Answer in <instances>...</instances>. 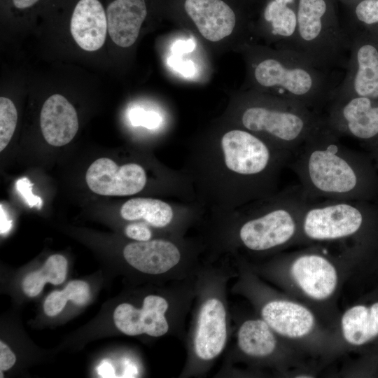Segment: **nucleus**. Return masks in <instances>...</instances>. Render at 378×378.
Listing matches in <instances>:
<instances>
[{"instance_id": "nucleus-14", "label": "nucleus", "mask_w": 378, "mask_h": 378, "mask_svg": "<svg viewBox=\"0 0 378 378\" xmlns=\"http://www.w3.org/2000/svg\"><path fill=\"white\" fill-rule=\"evenodd\" d=\"M108 23L106 10L99 0H78L72 10L70 30L83 50L95 51L104 43Z\"/></svg>"}, {"instance_id": "nucleus-4", "label": "nucleus", "mask_w": 378, "mask_h": 378, "mask_svg": "<svg viewBox=\"0 0 378 378\" xmlns=\"http://www.w3.org/2000/svg\"><path fill=\"white\" fill-rule=\"evenodd\" d=\"M302 230L312 240H335L362 234L378 244V202L326 200L310 201Z\"/></svg>"}, {"instance_id": "nucleus-22", "label": "nucleus", "mask_w": 378, "mask_h": 378, "mask_svg": "<svg viewBox=\"0 0 378 378\" xmlns=\"http://www.w3.org/2000/svg\"><path fill=\"white\" fill-rule=\"evenodd\" d=\"M239 349L253 357H265L272 354L276 345L272 328L264 320L246 321L237 334Z\"/></svg>"}, {"instance_id": "nucleus-31", "label": "nucleus", "mask_w": 378, "mask_h": 378, "mask_svg": "<svg viewBox=\"0 0 378 378\" xmlns=\"http://www.w3.org/2000/svg\"><path fill=\"white\" fill-rule=\"evenodd\" d=\"M16 360L15 354L3 342H0V370H7L13 367Z\"/></svg>"}, {"instance_id": "nucleus-8", "label": "nucleus", "mask_w": 378, "mask_h": 378, "mask_svg": "<svg viewBox=\"0 0 378 378\" xmlns=\"http://www.w3.org/2000/svg\"><path fill=\"white\" fill-rule=\"evenodd\" d=\"M348 34L351 44L345 74L334 90L332 98L359 96L378 100L377 41L360 31Z\"/></svg>"}, {"instance_id": "nucleus-9", "label": "nucleus", "mask_w": 378, "mask_h": 378, "mask_svg": "<svg viewBox=\"0 0 378 378\" xmlns=\"http://www.w3.org/2000/svg\"><path fill=\"white\" fill-rule=\"evenodd\" d=\"M227 167L246 176L260 174L273 162V155L267 143L253 132L233 130L221 139Z\"/></svg>"}, {"instance_id": "nucleus-32", "label": "nucleus", "mask_w": 378, "mask_h": 378, "mask_svg": "<svg viewBox=\"0 0 378 378\" xmlns=\"http://www.w3.org/2000/svg\"><path fill=\"white\" fill-rule=\"evenodd\" d=\"M12 227V220L8 218L7 214L6 213L2 203L0 206V233L1 234H5L9 232Z\"/></svg>"}, {"instance_id": "nucleus-13", "label": "nucleus", "mask_w": 378, "mask_h": 378, "mask_svg": "<svg viewBox=\"0 0 378 378\" xmlns=\"http://www.w3.org/2000/svg\"><path fill=\"white\" fill-rule=\"evenodd\" d=\"M290 272L303 292L315 300L328 298L337 286V274L335 267L318 254L299 256L292 263Z\"/></svg>"}, {"instance_id": "nucleus-15", "label": "nucleus", "mask_w": 378, "mask_h": 378, "mask_svg": "<svg viewBox=\"0 0 378 378\" xmlns=\"http://www.w3.org/2000/svg\"><path fill=\"white\" fill-rule=\"evenodd\" d=\"M184 8L200 34L210 41L222 40L234 29V12L222 0H186Z\"/></svg>"}, {"instance_id": "nucleus-16", "label": "nucleus", "mask_w": 378, "mask_h": 378, "mask_svg": "<svg viewBox=\"0 0 378 378\" xmlns=\"http://www.w3.org/2000/svg\"><path fill=\"white\" fill-rule=\"evenodd\" d=\"M42 134L51 146L69 143L78 130V119L73 105L62 95L55 94L44 102L40 115Z\"/></svg>"}, {"instance_id": "nucleus-11", "label": "nucleus", "mask_w": 378, "mask_h": 378, "mask_svg": "<svg viewBox=\"0 0 378 378\" xmlns=\"http://www.w3.org/2000/svg\"><path fill=\"white\" fill-rule=\"evenodd\" d=\"M168 302L155 295L146 296L141 309L122 303L114 310L113 321L117 328L127 335L147 334L160 337L166 334L169 324L165 317Z\"/></svg>"}, {"instance_id": "nucleus-34", "label": "nucleus", "mask_w": 378, "mask_h": 378, "mask_svg": "<svg viewBox=\"0 0 378 378\" xmlns=\"http://www.w3.org/2000/svg\"><path fill=\"white\" fill-rule=\"evenodd\" d=\"M12 6L17 10H24L29 9L41 0H10Z\"/></svg>"}, {"instance_id": "nucleus-18", "label": "nucleus", "mask_w": 378, "mask_h": 378, "mask_svg": "<svg viewBox=\"0 0 378 378\" xmlns=\"http://www.w3.org/2000/svg\"><path fill=\"white\" fill-rule=\"evenodd\" d=\"M106 13L111 39L118 46L127 48L138 38L147 7L145 0H113Z\"/></svg>"}, {"instance_id": "nucleus-12", "label": "nucleus", "mask_w": 378, "mask_h": 378, "mask_svg": "<svg viewBox=\"0 0 378 378\" xmlns=\"http://www.w3.org/2000/svg\"><path fill=\"white\" fill-rule=\"evenodd\" d=\"M226 340L225 308L218 298H210L200 311L194 340L195 354L202 360H211L223 351Z\"/></svg>"}, {"instance_id": "nucleus-19", "label": "nucleus", "mask_w": 378, "mask_h": 378, "mask_svg": "<svg viewBox=\"0 0 378 378\" xmlns=\"http://www.w3.org/2000/svg\"><path fill=\"white\" fill-rule=\"evenodd\" d=\"M261 315L272 330L290 338L305 336L314 326V317L308 309L287 300L267 303L262 309Z\"/></svg>"}, {"instance_id": "nucleus-28", "label": "nucleus", "mask_w": 378, "mask_h": 378, "mask_svg": "<svg viewBox=\"0 0 378 378\" xmlns=\"http://www.w3.org/2000/svg\"><path fill=\"white\" fill-rule=\"evenodd\" d=\"M130 120L134 125H142L149 129L158 127L161 122V118L157 113L141 109L133 110L130 114Z\"/></svg>"}, {"instance_id": "nucleus-26", "label": "nucleus", "mask_w": 378, "mask_h": 378, "mask_svg": "<svg viewBox=\"0 0 378 378\" xmlns=\"http://www.w3.org/2000/svg\"><path fill=\"white\" fill-rule=\"evenodd\" d=\"M350 10L352 24L344 27L347 32L360 26L378 27V0H346L344 1Z\"/></svg>"}, {"instance_id": "nucleus-23", "label": "nucleus", "mask_w": 378, "mask_h": 378, "mask_svg": "<svg viewBox=\"0 0 378 378\" xmlns=\"http://www.w3.org/2000/svg\"><path fill=\"white\" fill-rule=\"evenodd\" d=\"M120 215L127 220L144 219L154 227H162L172 221L173 211L160 200L138 197L127 201L120 209Z\"/></svg>"}, {"instance_id": "nucleus-25", "label": "nucleus", "mask_w": 378, "mask_h": 378, "mask_svg": "<svg viewBox=\"0 0 378 378\" xmlns=\"http://www.w3.org/2000/svg\"><path fill=\"white\" fill-rule=\"evenodd\" d=\"M90 298L89 285L83 281H70L62 291H53L46 299L43 309L46 315L54 316L64 309L68 300L78 305H83Z\"/></svg>"}, {"instance_id": "nucleus-27", "label": "nucleus", "mask_w": 378, "mask_h": 378, "mask_svg": "<svg viewBox=\"0 0 378 378\" xmlns=\"http://www.w3.org/2000/svg\"><path fill=\"white\" fill-rule=\"evenodd\" d=\"M18 122V112L13 102L8 98H0V151L10 142Z\"/></svg>"}, {"instance_id": "nucleus-36", "label": "nucleus", "mask_w": 378, "mask_h": 378, "mask_svg": "<svg viewBox=\"0 0 378 378\" xmlns=\"http://www.w3.org/2000/svg\"><path fill=\"white\" fill-rule=\"evenodd\" d=\"M369 155L371 156L374 163L378 170V145L367 148Z\"/></svg>"}, {"instance_id": "nucleus-10", "label": "nucleus", "mask_w": 378, "mask_h": 378, "mask_svg": "<svg viewBox=\"0 0 378 378\" xmlns=\"http://www.w3.org/2000/svg\"><path fill=\"white\" fill-rule=\"evenodd\" d=\"M89 188L101 195L125 196L141 191L146 183L144 168L135 163L118 167L112 160H95L86 172Z\"/></svg>"}, {"instance_id": "nucleus-2", "label": "nucleus", "mask_w": 378, "mask_h": 378, "mask_svg": "<svg viewBox=\"0 0 378 378\" xmlns=\"http://www.w3.org/2000/svg\"><path fill=\"white\" fill-rule=\"evenodd\" d=\"M253 76L261 88L275 89L277 97L323 114L341 78L339 72L318 66L286 49L260 57Z\"/></svg>"}, {"instance_id": "nucleus-21", "label": "nucleus", "mask_w": 378, "mask_h": 378, "mask_svg": "<svg viewBox=\"0 0 378 378\" xmlns=\"http://www.w3.org/2000/svg\"><path fill=\"white\" fill-rule=\"evenodd\" d=\"M342 329L346 341L356 346L378 340V300L347 309L342 318Z\"/></svg>"}, {"instance_id": "nucleus-5", "label": "nucleus", "mask_w": 378, "mask_h": 378, "mask_svg": "<svg viewBox=\"0 0 378 378\" xmlns=\"http://www.w3.org/2000/svg\"><path fill=\"white\" fill-rule=\"evenodd\" d=\"M244 128L268 136L275 146L291 155L324 125L323 115L297 102L280 97L270 104H253L244 109Z\"/></svg>"}, {"instance_id": "nucleus-24", "label": "nucleus", "mask_w": 378, "mask_h": 378, "mask_svg": "<svg viewBox=\"0 0 378 378\" xmlns=\"http://www.w3.org/2000/svg\"><path fill=\"white\" fill-rule=\"evenodd\" d=\"M67 265V260L63 255L50 256L39 270L25 276L22 282L23 291L29 297H35L41 292L46 283L62 284L66 278Z\"/></svg>"}, {"instance_id": "nucleus-30", "label": "nucleus", "mask_w": 378, "mask_h": 378, "mask_svg": "<svg viewBox=\"0 0 378 378\" xmlns=\"http://www.w3.org/2000/svg\"><path fill=\"white\" fill-rule=\"evenodd\" d=\"M125 232L129 238L139 241H148L151 237L150 230L141 223L128 225L125 227Z\"/></svg>"}, {"instance_id": "nucleus-1", "label": "nucleus", "mask_w": 378, "mask_h": 378, "mask_svg": "<svg viewBox=\"0 0 378 378\" xmlns=\"http://www.w3.org/2000/svg\"><path fill=\"white\" fill-rule=\"evenodd\" d=\"M289 167L310 201H378V170L371 156L343 145L325 122L291 155Z\"/></svg>"}, {"instance_id": "nucleus-7", "label": "nucleus", "mask_w": 378, "mask_h": 378, "mask_svg": "<svg viewBox=\"0 0 378 378\" xmlns=\"http://www.w3.org/2000/svg\"><path fill=\"white\" fill-rule=\"evenodd\" d=\"M325 125L339 137L350 136L367 148L378 145V100L359 96L332 97L325 108Z\"/></svg>"}, {"instance_id": "nucleus-17", "label": "nucleus", "mask_w": 378, "mask_h": 378, "mask_svg": "<svg viewBox=\"0 0 378 378\" xmlns=\"http://www.w3.org/2000/svg\"><path fill=\"white\" fill-rule=\"evenodd\" d=\"M123 255L132 267L149 274L165 273L181 260L176 245L162 239L130 243L125 246Z\"/></svg>"}, {"instance_id": "nucleus-29", "label": "nucleus", "mask_w": 378, "mask_h": 378, "mask_svg": "<svg viewBox=\"0 0 378 378\" xmlns=\"http://www.w3.org/2000/svg\"><path fill=\"white\" fill-rule=\"evenodd\" d=\"M15 186L18 191L29 207L35 206L38 209L41 208L43 204L42 200L40 197L33 194V183L27 177L18 179L16 181Z\"/></svg>"}, {"instance_id": "nucleus-20", "label": "nucleus", "mask_w": 378, "mask_h": 378, "mask_svg": "<svg viewBox=\"0 0 378 378\" xmlns=\"http://www.w3.org/2000/svg\"><path fill=\"white\" fill-rule=\"evenodd\" d=\"M262 18L266 33L281 41V49L293 50L297 38L298 0H270Z\"/></svg>"}, {"instance_id": "nucleus-33", "label": "nucleus", "mask_w": 378, "mask_h": 378, "mask_svg": "<svg viewBox=\"0 0 378 378\" xmlns=\"http://www.w3.org/2000/svg\"><path fill=\"white\" fill-rule=\"evenodd\" d=\"M97 372L101 377L111 378L115 377L113 365L107 361H103L99 364L97 367Z\"/></svg>"}, {"instance_id": "nucleus-3", "label": "nucleus", "mask_w": 378, "mask_h": 378, "mask_svg": "<svg viewBox=\"0 0 378 378\" xmlns=\"http://www.w3.org/2000/svg\"><path fill=\"white\" fill-rule=\"evenodd\" d=\"M350 36L342 27L332 0H298L297 38L293 51L314 64L345 70Z\"/></svg>"}, {"instance_id": "nucleus-6", "label": "nucleus", "mask_w": 378, "mask_h": 378, "mask_svg": "<svg viewBox=\"0 0 378 378\" xmlns=\"http://www.w3.org/2000/svg\"><path fill=\"white\" fill-rule=\"evenodd\" d=\"M309 202L300 186L289 189L274 209L244 223L239 230L241 241L252 251L285 244L295 235L298 220Z\"/></svg>"}, {"instance_id": "nucleus-35", "label": "nucleus", "mask_w": 378, "mask_h": 378, "mask_svg": "<svg viewBox=\"0 0 378 378\" xmlns=\"http://www.w3.org/2000/svg\"><path fill=\"white\" fill-rule=\"evenodd\" d=\"M123 374L125 375V377H133L134 375L137 374V368L131 363H127L125 364Z\"/></svg>"}]
</instances>
